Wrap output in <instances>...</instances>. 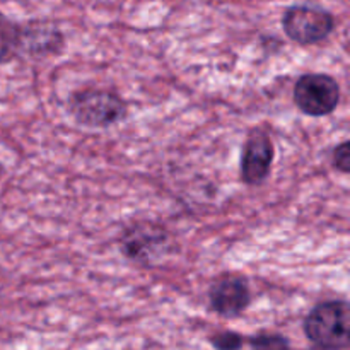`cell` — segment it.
<instances>
[{
  "mask_svg": "<svg viewBox=\"0 0 350 350\" xmlns=\"http://www.w3.org/2000/svg\"><path fill=\"white\" fill-rule=\"evenodd\" d=\"M68 113L79 125L108 129L126 116V103L115 91L101 88L79 89L68 99Z\"/></svg>",
  "mask_w": 350,
  "mask_h": 350,
  "instance_id": "cell-1",
  "label": "cell"
},
{
  "mask_svg": "<svg viewBox=\"0 0 350 350\" xmlns=\"http://www.w3.org/2000/svg\"><path fill=\"white\" fill-rule=\"evenodd\" d=\"M171 234L154 221H135L123 229L118 238L120 252L133 263L152 265L171 252Z\"/></svg>",
  "mask_w": 350,
  "mask_h": 350,
  "instance_id": "cell-2",
  "label": "cell"
},
{
  "mask_svg": "<svg viewBox=\"0 0 350 350\" xmlns=\"http://www.w3.org/2000/svg\"><path fill=\"white\" fill-rule=\"evenodd\" d=\"M349 314L347 301L334 299L317 304L304 318V335L314 345L349 344Z\"/></svg>",
  "mask_w": 350,
  "mask_h": 350,
  "instance_id": "cell-3",
  "label": "cell"
},
{
  "mask_svg": "<svg viewBox=\"0 0 350 350\" xmlns=\"http://www.w3.org/2000/svg\"><path fill=\"white\" fill-rule=\"evenodd\" d=\"M282 27L294 43L317 44L334 33L335 17L323 7L294 3L284 12Z\"/></svg>",
  "mask_w": 350,
  "mask_h": 350,
  "instance_id": "cell-4",
  "label": "cell"
},
{
  "mask_svg": "<svg viewBox=\"0 0 350 350\" xmlns=\"http://www.w3.org/2000/svg\"><path fill=\"white\" fill-rule=\"evenodd\" d=\"M294 105L308 116H328L340 103V85L328 74H304L293 89Z\"/></svg>",
  "mask_w": 350,
  "mask_h": 350,
  "instance_id": "cell-5",
  "label": "cell"
},
{
  "mask_svg": "<svg viewBox=\"0 0 350 350\" xmlns=\"http://www.w3.org/2000/svg\"><path fill=\"white\" fill-rule=\"evenodd\" d=\"M252 304V291L239 273H222L208 287V308L222 318H238Z\"/></svg>",
  "mask_w": 350,
  "mask_h": 350,
  "instance_id": "cell-6",
  "label": "cell"
},
{
  "mask_svg": "<svg viewBox=\"0 0 350 350\" xmlns=\"http://www.w3.org/2000/svg\"><path fill=\"white\" fill-rule=\"evenodd\" d=\"M273 159H275V146L272 137L265 130H253L245 140L241 152L239 174L243 183L248 187L265 183L272 171Z\"/></svg>",
  "mask_w": 350,
  "mask_h": 350,
  "instance_id": "cell-7",
  "label": "cell"
},
{
  "mask_svg": "<svg viewBox=\"0 0 350 350\" xmlns=\"http://www.w3.org/2000/svg\"><path fill=\"white\" fill-rule=\"evenodd\" d=\"M65 44L64 33L57 26L43 21L21 24L19 55H29L33 58L58 55Z\"/></svg>",
  "mask_w": 350,
  "mask_h": 350,
  "instance_id": "cell-8",
  "label": "cell"
},
{
  "mask_svg": "<svg viewBox=\"0 0 350 350\" xmlns=\"http://www.w3.org/2000/svg\"><path fill=\"white\" fill-rule=\"evenodd\" d=\"M21 24L0 12V65L9 64L19 55Z\"/></svg>",
  "mask_w": 350,
  "mask_h": 350,
  "instance_id": "cell-9",
  "label": "cell"
},
{
  "mask_svg": "<svg viewBox=\"0 0 350 350\" xmlns=\"http://www.w3.org/2000/svg\"><path fill=\"white\" fill-rule=\"evenodd\" d=\"M211 345L215 350H241L243 337L236 332H219L208 338Z\"/></svg>",
  "mask_w": 350,
  "mask_h": 350,
  "instance_id": "cell-10",
  "label": "cell"
},
{
  "mask_svg": "<svg viewBox=\"0 0 350 350\" xmlns=\"http://www.w3.org/2000/svg\"><path fill=\"white\" fill-rule=\"evenodd\" d=\"M253 350H293L282 335H258L252 338Z\"/></svg>",
  "mask_w": 350,
  "mask_h": 350,
  "instance_id": "cell-11",
  "label": "cell"
},
{
  "mask_svg": "<svg viewBox=\"0 0 350 350\" xmlns=\"http://www.w3.org/2000/svg\"><path fill=\"white\" fill-rule=\"evenodd\" d=\"M332 166L340 171L342 174L350 173V144L347 140L338 144L334 149V152H332Z\"/></svg>",
  "mask_w": 350,
  "mask_h": 350,
  "instance_id": "cell-12",
  "label": "cell"
},
{
  "mask_svg": "<svg viewBox=\"0 0 350 350\" xmlns=\"http://www.w3.org/2000/svg\"><path fill=\"white\" fill-rule=\"evenodd\" d=\"M311 350H350L349 344H340V345H314Z\"/></svg>",
  "mask_w": 350,
  "mask_h": 350,
  "instance_id": "cell-13",
  "label": "cell"
}]
</instances>
